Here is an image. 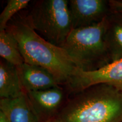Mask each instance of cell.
Returning a JSON list of instances; mask_svg holds the SVG:
<instances>
[{"label": "cell", "instance_id": "obj_1", "mask_svg": "<svg viewBox=\"0 0 122 122\" xmlns=\"http://www.w3.org/2000/svg\"><path fill=\"white\" fill-rule=\"evenodd\" d=\"M56 118L59 122H122V92L107 84L72 94Z\"/></svg>", "mask_w": 122, "mask_h": 122}, {"label": "cell", "instance_id": "obj_2", "mask_svg": "<svg viewBox=\"0 0 122 122\" xmlns=\"http://www.w3.org/2000/svg\"><path fill=\"white\" fill-rule=\"evenodd\" d=\"M6 29L17 41L25 63L48 70L60 85L67 84L77 67L63 48L40 36L25 18L14 20Z\"/></svg>", "mask_w": 122, "mask_h": 122}, {"label": "cell", "instance_id": "obj_3", "mask_svg": "<svg viewBox=\"0 0 122 122\" xmlns=\"http://www.w3.org/2000/svg\"><path fill=\"white\" fill-rule=\"evenodd\" d=\"M107 17L91 26L73 29L61 46L79 70L94 71L111 63L106 41Z\"/></svg>", "mask_w": 122, "mask_h": 122}, {"label": "cell", "instance_id": "obj_4", "mask_svg": "<svg viewBox=\"0 0 122 122\" xmlns=\"http://www.w3.org/2000/svg\"><path fill=\"white\" fill-rule=\"evenodd\" d=\"M25 19L40 36L59 47L72 30L68 0L37 1Z\"/></svg>", "mask_w": 122, "mask_h": 122}, {"label": "cell", "instance_id": "obj_5", "mask_svg": "<svg viewBox=\"0 0 122 122\" xmlns=\"http://www.w3.org/2000/svg\"><path fill=\"white\" fill-rule=\"evenodd\" d=\"M101 84L110 85L122 92V58L94 71L85 72L77 68L66 85L70 92L74 94Z\"/></svg>", "mask_w": 122, "mask_h": 122}, {"label": "cell", "instance_id": "obj_6", "mask_svg": "<svg viewBox=\"0 0 122 122\" xmlns=\"http://www.w3.org/2000/svg\"><path fill=\"white\" fill-rule=\"evenodd\" d=\"M103 0L68 1L73 29L87 27L98 23L107 16V5Z\"/></svg>", "mask_w": 122, "mask_h": 122}, {"label": "cell", "instance_id": "obj_7", "mask_svg": "<svg viewBox=\"0 0 122 122\" xmlns=\"http://www.w3.org/2000/svg\"><path fill=\"white\" fill-rule=\"evenodd\" d=\"M41 122L55 118L65 104V93L60 86L38 91L25 92Z\"/></svg>", "mask_w": 122, "mask_h": 122}, {"label": "cell", "instance_id": "obj_8", "mask_svg": "<svg viewBox=\"0 0 122 122\" xmlns=\"http://www.w3.org/2000/svg\"><path fill=\"white\" fill-rule=\"evenodd\" d=\"M0 111L9 122H41L25 92L15 98L1 99Z\"/></svg>", "mask_w": 122, "mask_h": 122}, {"label": "cell", "instance_id": "obj_9", "mask_svg": "<svg viewBox=\"0 0 122 122\" xmlns=\"http://www.w3.org/2000/svg\"><path fill=\"white\" fill-rule=\"evenodd\" d=\"M18 68L25 92L42 91L60 85L49 71L41 67L24 62Z\"/></svg>", "mask_w": 122, "mask_h": 122}, {"label": "cell", "instance_id": "obj_10", "mask_svg": "<svg viewBox=\"0 0 122 122\" xmlns=\"http://www.w3.org/2000/svg\"><path fill=\"white\" fill-rule=\"evenodd\" d=\"M25 92L19 68L6 61L0 62V97L13 98Z\"/></svg>", "mask_w": 122, "mask_h": 122}, {"label": "cell", "instance_id": "obj_11", "mask_svg": "<svg viewBox=\"0 0 122 122\" xmlns=\"http://www.w3.org/2000/svg\"><path fill=\"white\" fill-rule=\"evenodd\" d=\"M119 16L107 17L106 41L111 62L122 58V18Z\"/></svg>", "mask_w": 122, "mask_h": 122}, {"label": "cell", "instance_id": "obj_12", "mask_svg": "<svg viewBox=\"0 0 122 122\" xmlns=\"http://www.w3.org/2000/svg\"><path fill=\"white\" fill-rule=\"evenodd\" d=\"M0 56L18 68L24 63L17 41L6 29L0 30Z\"/></svg>", "mask_w": 122, "mask_h": 122}, {"label": "cell", "instance_id": "obj_13", "mask_svg": "<svg viewBox=\"0 0 122 122\" xmlns=\"http://www.w3.org/2000/svg\"><path fill=\"white\" fill-rule=\"evenodd\" d=\"M30 2L29 0H8L0 15V30H5L14 15L26 8Z\"/></svg>", "mask_w": 122, "mask_h": 122}, {"label": "cell", "instance_id": "obj_14", "mask_svg": "<svg viewBox=\"0 0 122 122\" xmlns=\"http://www.w3.org/2000/svg\"><path fill=\"white\" fill-rule=\"evenodd\" d=\"M109 3L112 13L122 14V0H111Z\"/></svg>", "mask_w": 122, "mask_h": 122}, {"label": "cell", "instance_id": "obj_15", "mask_svg": "<svg viewBox=\"0 0 122 122\" xmlns=\"http://www.w3.org/2000/svg\"><path fill=\"white\" fill-rule=\"evenodd\" d=\"M0 122H9L5 116L1 111H0Z\"/></svg>", "mask_w": 122, "mask_h": 122}, {"label": "cell", "instance_id": "obj_16", "mask_svg": "<svg viewBox=\"0 0 122 122\" xmlns=\"http://www.w3.org/2000/svg\"><path fill=\"white\" fill-rule=\"evenodd\" d=\"M48 122H59L56 118H54V119H53L50 120V121H49Z\"/></svg>", "mask_w": 122, "mask_h": 122}]
</instances>
